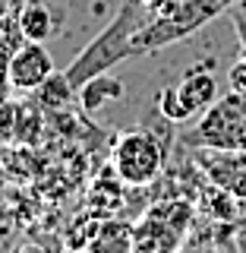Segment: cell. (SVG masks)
Wrapping results in <instances>:
<instances>
[{"label": "cell", "instance_id": "5bb4252c", "mask_svg": "<svg viewBox=\"0 0 246 253\" xmlns=\"http://www.w3.org/2000/svg\"><path fill=\"white\" fill-rule=\"evenodd\" d=\"M155 105L158 111H161L164 117H168L171 124H189L193 121V111H189V105L183 98H180V92H177V85H164L161 92H158V98H155Z\"/></svg>", "mask_w": 246, "mask_h": 253}, {"label": "cell", "instance_id": "ac0fdd59", "mask_svg": "<svg viewBox=\"0 0 246 253\" xmlns=\"http://www.w3.org/2000/svg\"><path fill=\"white\" fill-rule=\"evenodd\" d=\"M227 16L237 22V32H240V38L246 42V0H237L231 10H227Z\"/></svg>", "mask_w": 246, "mask_h": 253}, {"label": "cell", "instance_id": "9a60e30c", "mask_svg": "<svg viewBox=\"0 0 246 253\" xmlns=\"http://www.w3.org/2000/svg\"><path fill=\"white\" fill-rule=\"evenodd\" d=\"M73 85H70V79H67V73H54L47 83L38 89V98H41V105L44 108H63L70 98H73Z\"/></svg>", "mask_w": 246, "mask_h": 253}, {"label": "cell", "instance_id": "7c38bea8", "mask_svg": "<svg viewBox=\"0 0 246 253\" xmlns=\"http://www.w3.org/2000/svg\"><path fill=\"white\" fill-rule=\"evenodd\" d=\"M19 29L26 42H47L54 35V13L44 0H29L19 13Z\"/></svg>", "mask_w": 246, "mask_h": 253}, {"label": "cell", "instance_id": "5b68a950", "mask_svg": "<svg viewBox=\"0 0 246 253\" xmlns=\"http://www.w3.org/2000/svg\"><path fill=\"white\" fill-rule=\"evenodd\" d=\"M168 162V149L152 130H126L117 136L110 152V168L126 187H145L155 184Z\"/></svg>", "mask_w": 246, "mask_h": 253}, {"label": "cell", "instance_id": "30bf717a", "mask_svg": "<svg viewBox=\"0 0 246 253\" xmlns=\"http://www.w3.org/2000/svg\"><path fill=\"white\" fill-rule=\"evenodd\" d=\"M123 187L126 184L117 177V171L110 168L105 177L95 180V187H92V193H89V209L95 212V215H101V218L114 215V212L123 206Z\"/></svg>", "mask_w": 246, "mask_h": 253}, {"label": "cell", "instance_id": "4fadbf2b", "mask_svg": "<svg viewBox=\"0 0 246 253\" xmlns=\"http://www.w3.org/2000/svg\"><path fill=\"white\" fill-rule=\"evenodd\" d=\"M237 203H240L237 196H231L227 190H221L218 184H211V180L199 190V209L205 212V215L218 218V221L221 218H224V221L234 218L237 215Z\"/></svg>", "mask_w": 246, "mask_h": 253}, {"label": "cell", "instance_id": "2e32d148", "mask_svg": "<svg viewBox=\"0 0 246 253\" xmlns=\"http://www.w3.org/2000/svg\"><path fill=\"white\" fill-rule=\"evenodd\" d=\"M22 44H26V35H22V29H19V19L16 22H0V73H6L10 57Z\"/></svg>", "mask_w": 246, "mask_h": 253}, {"label": "cell", "instance_id": "7a4b0ae2", "mask_svg": "<svg viewBox=\"0 0 246 253\" xmlns=\"http://www.w3.org/2000/svg\"><path fill=\"white\" fill-rule=\"evenodd\" d=\"M237 0H168L161 10L152 13V19H145L133 38L136 57L142 54H155L168 44H177L183 38L196 35L202 26H209L211 19H218L221 13H227Z\"/></svg>", "mask_w": 246, "mask_h": 253}, {"label": "cell", "instance_id": "3957f363", "mask_svg": "<svg viewBox=\"0 0 246 253\" xmlns=\"http://www.w3.org/2000/svg\"><path fill=\"white\" fill-rule=\"evenodd\" d=\"M196 218V206L186 200H161L133 225L136 253H177L183 247L189 225Z\"/></svg>", "mask_w": 246, "mask_h": 253}, {"label": "cell", "instance_id": "8992f818", "mask_svg": "<svg viewBox=\"0 0 246 253\" xmlns=\"http://www.w3.org/2000/svg\"><path fill=\"white\" fill-rule=\"evenodd\" d=\"M193 162L211 184L246 200V149H193Z\"/></svg>", "mask_w": 246, "mask_h": 253}, {"label": "cell", "instance_id": "277c9868", "mask_svg": "<svg viewBox=\"0 0 246 253\" xmlns=\"http://www.w3.org/2000/svg\"><path fill=\"white\" fill-rule=\"evenodd\" d=\"M189 149H246V98L227 92L183 133Z\"/></svg>", "mask_w": 246, "mask_h": 253}, {"label": "cell", "instance_id": "ffe728a7", "mask_svg": "<svg viewBox=\"0 0 246 253\" xmlns=\"http://www.w3.org/2000/svg\"><path fill=\"white\" fill-rule=\"evenodd\" d=\"M164 3H168V0H142V6H145V10H152V13H155V10H161Z\"/></svg>", "mask_w": 246, "mask_h": 253}, {"label": "cell", "instance_id": "603a6c76", "mask_svg": "<svg viewBox=\"0 0 246 253\" xmlns=\"http://www.w3.org/2000/svg\"><path fill=\"white\" fill-rule=\"evenodd\" d=\"M240 57H243V60H246V42H243V54H240Z\"/></svg>", "mask_w": 246, "mask_h": 253}, {"label": "cell", "instance_id": "52a82bcc", "mask_svg": "<svg viewBox=\"0 0 246 253\" xmlns=\"http://www.w3.org/2000/svg\"><path fill=\"white\" fill-rule=\"evenodd\" d=\"M54 76V57L44 47V42H26L10 57L6 83L19 92H38Z\"/></svg>", "mask_w": 246, "mask_h": 253}, {"label": "cell", "instance_id": "e0dca14e", "mask_svg": "<svg viewBox=\"0 0 246 253\" xmlns=\"http://www.w3.org/2000/svg\"><path fill=\"white\" fill-rule=\"evenodd\" d=\"M227 89L246 98V60L243 57L237 60L234 67H231V73H227Z\"/></svg>", "mask_w": 246, "mask_h": 253}, {"label": "cell", "instance_id": "ba28073f", "mask_svg": "<svg viewBox=\"0 0 246 253\" xmlns=\"http://www.w3.org/2000/svg\"><path fill=\"white\" fill-rule=\"evenodd\" d=\"M174 85H177L180 98L189 105V111H193V114L209 111V108L221 98V89H218L215 73H209V70H202V67H196V70H189V73H183V76H180V83H174Z\"/></svg>", "mask_w": 246, "mask_h": 253}, {"label": "cell", "instance_id": "44dd1931", "mask_svg": "<svg viewBox=\"0 0 246 253\" xmlns=\"http://www.w3.org/2000/svg\"><path fill=\"white\" fill-rule=\"evenodd\" d=\"M177 253H211V250H189V247H180Z\"/></svg>", "mask_w": 246, "mask_h": 253}, {"label": "cell", "instance_id": "7402d4cb", "mask_svg": "<svg viewBox=\"0 0 246 253\" xmlns=\"http://www.w3.org/2000/svg\"><path fill=\"white\" fill-rule=\"evenodd\" d=\"M63 253H85L82 247H70V250H63Z\"/></svg>", "mask_w": 246, "mask_h": 253}, {"label": "cell", "instance_id": "9c48e42d", "mask_svg": "<svg viewBox=\"0 0 246 253\" xmlns=\"http://www.w3.org/2000/svg\"><path fill=\"white\" fill-rule=\"evenodd\" d=\"M85 253H136L133 247V225L117 218H105L95 237L85 244Z\"/></svg>", "mask_w": 246, "mask_h": 253}, {"label": "cell", "instance_id": "d6986e66", "mask_svg": "<svg viewBox=\"0 0 246 253\" xmlns=\"http://www.w3.org/2000/svg\"><path fill=\"white\" fill-rule=\"evenodd\" d=\"M16 253H47V250H44V247H38V244H22V247L16 250Z\"/></svg>", "mask_w": 246, "mask_h": 253}, {"label": "cell", "instance_id": "6da1fadb", "mask_svg": "<svg viewBox=\"0 0 246 253\" xmlns=\"http://www.w3.org/2000/svg\"><path fill=\"white\" fill-rule=\"evenodd\" d=\"M142 10H145V6H142V0H123L114 19H110L107 26L101 29L98 35H95L92 42L73 57V63H70L63 73H67L70 85H73L76 92L82 89L89 79L101 76V73H110L117 63L136 57L133 38H136L139 26L145 22V19H142Z\"/></svg>", "mask_w": 246, "mask_h": 253}, {"label": "cell", "instance_id": "8fae6325", "mask_svg": "<svg viewBox=\"0 0 246 253\" xmlns=\"http://www.w3.org/2000/svg\"><path fill=\"white\" fill-rule=\"evenodd\" d=\"M123 98V83L117 76H95L89 79V83L79 89V101H82V108L89 111V114H95V111H101L105 105H110V101H120Z\"/></svg>", "mask_w": 246, "mask_h": 253}]
</instances>
